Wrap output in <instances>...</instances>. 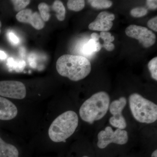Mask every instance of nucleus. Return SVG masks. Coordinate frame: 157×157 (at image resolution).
<instances>
[{
    "label": "nucleus",
    "mask_w": 157,
    "mask_h": 157,
    "mask_svg": "<svg viewBox=\"0 0 157 157\" xmlns=\"http://www.w3.org/2000/svg\"><path fill=\"white\" fill-rule=\"evenodd\" d=\"M98 138V147L104 149L110 144L119 145L126 144L128 141V134L125 130L117 129L114 131L111 127L107 126L104 130L99 132Z\"/></svg>",
    "instance_id": "39448f33"
},
{
    "label": "nucleus",
    "mask_w": 157,
    "mask_h": 157,
    "mask_svg": "<svg viewBox=\"0 0 157 157\" xmlns=\"http://www.w3.org/2000/svg\"><path fill=\"white\" fill-rule=\"evenodd\" d=\"M67 5L68 9L70 10L79 11L84 8L85 2L83 0H69Z\"/></svg>",
    "instance_id": "a211bd4d"
},
{
    "label": "nucleus",
    "mask_w": 157,
    "mask_h": 157,
    "mask_svg": "<svg viewBox=\"0 0 157 157\" xmlns=\"http://www.w3.org/2000/svg\"><path fill=\"white\" fill-rule=\"evenodd\" d=\"M25 51V48H21L20 50V52H21V54L22 55V56L23 55H24Z\"/></svg>",
    "instance_id": "7c9ffc66"
},
{
    "label": "nucleus",
    "mask_w": 157,
    "mask_h": 157,
    "mask_svg": "<svg viewBox=\"0 0 157 157\" xmlns=\"http://www.w3.org/2000/svg\"><path fill=\"white\" fill-rule=\"evenodd\" d=\"M7 65L9 69L14 70L17 72H21L23 70L26 66V63L24 60H16L12 57L8 59Z\"/></svg>",
    "instance_id": "dca6fc26"
},
{
    "label": "nucleus",
    "mask_w": 157,
    "mask_h": 157,
    "mask_svg": "<svg viewBox=\"0 0 157 157\" xmlns=\"http://www.w3.org/2000/svg\"><path fill=\"white\" fill-rule=\"evenodd\" d=\"M14 6L15 11H20L25 9L28 5L30 3L29 0H13L11 1Z\"/></svg>",
    "instance_id": "412c9836"
},
{
    "label": "nucleus",
    "mask_w": 157,
    "mask_h": 157,
    "mask_svg": "<svg viewBox=\"0 0 157 157\" xmlns=\"http://www.w3.org/2000/svg\"><path fill=\"white\" fill-rule=\"evenodd\" d=\"M56 70L61 76L78 81L88 76L91 70L90 62L86 58L78 55H64L56 62Z\"/></svg>",
    "instance_id": "f257e3e1"
},
{
    "label": "nucleus",
    "mask_w": 157,
    "mask_h": 157,
    "mask_svg": "<svg viewBox=\"0 0 157 157\" xmlns=\"http://www.w3.org/2000/svg\"><path fill=\"white\" fill-rule=\"evenodd\" d=\"M109 123L113 127L121 130H124L127 127L126 121L123 114L115 116H112L109 119Z\"/></svg>",
    "instance_id": "4468645a"
},
{
    "label": "nucleus",
    "mask_w": 157,
    "mask_h": 157,
    "mask_svg": "<svg viewBox=\"0 0 157 157\" xmlns=\"http://www.w3.org/2000/svg\"><path fill=\"white\" fill-rule=\"evenodd\" d=\"M17 107L8 99L0 97V120L8 121L16 117Z\"/></svg>",
    "instance_id": "9d476101"
},
{
    "label": "nucleus",
    "mask_w": 157,
    "mask_h": 157,
    "mask_svg": "<svg viewBox=\"0 0 157 157\" xmlns=\"http://www.w3.org/2000/svg\"><path fill=\"white\" fill-rule=\"evenodd\" d=\"M157 1L156 0H147L146 1L147 6L149 9L152 10H155L157 8Z\"/></svg>",
    "instance_id": "a878e982"
},
{
    "label": "nucleus",
    "mask_w": 157,
    "mask_h": 157,
    "mask_svg": "<svg viewBox=\"0 0 157 157\" xmlns=\"http://www.w3.org/2000/svg\"><path fill=\"white\" fill-rule=\"evenodd\" d=\"M88 2L92 7L97 9H108L113 5L112 2L108 0H90Z\"/></svg>",
    "instance_id": "f3484780"
},
{
    "label": "nucleus",
    "mask_w": 157,
    "mask_h": 157,
    "mask_svg": "<svg viewBox=\"0 0 157 157\" xmlns=\"http://www.w3.org/2000/svg\"><path fill=\"white\" fill-rule=\"evenodd\" d=\"M29 63L30 66L32 67L35 68L36 67V63L35 61V59L34 57H30L29 59Z\"/></svg>",
    "instance_id": "bb28decb"
},
{
    "label": "nucleus",
    "mask_w": 157,
    "mask_h": 157,
    "mask_svg": "<svg viewBox=\"0 0 157 157\" xmlns=\"http://www.w3.org/2000/svg\"><path fill=\"white\" fill-rule=\"evenodd\" d=\"M127 36L138 40L144 48L152 46L156 42L155 35L146 27L136 25L129 26L125 29Z\"/></svg>",
    "instance_id": "423d86ee"
},
{
    "label": "nucleus",
    "mask_w": 157,
    "mask_h": 157,
    "mask_svg": "<svg viewBox=\"0 0 157 157\" xmlns=\"http://www.w3.org/2000/svg\"><path fill=\"white\" fill-rule=\"evenodd\" d=\"M78 117L73 110H68L57 117L48 129V136L55 142H63L73 135L78 126Z\"/></svg>",
    "instance_id": "7ed1b4c3"
},
{
    "label": "nucleus",
    "mask_w": 157,
    "mask_h": 157,
    "mask_svg": "<svg viewBox=\"0 0 157 157\" xmlns=\"http://www.w3.org/2000/svg\"><path fill=\"white\" fill-rule=\"evenodd\" d=\"M147 26L150 29L157 32V17L155 16L148 21L147 23Z\"/></svg>",
    "instance_id": "393cba45"
},
{
    "label": "nucleus",
    "mask_w": 157,
    "mask_h": 157,
    "mask_svg": "<svg viewBox=\"0 0 157 157\" xmlns=\"http://www.w3.org/2000/svg\"><path fill=\"white\" fill-rule=\"evenodd\" d=\"M7 55L5 52L0 50V59H5L7 58Z\"/></svg>",
    "instance_id": "c85d7f7f"
},
{
    "label": "nucleus",
    "mask_w": 157,
    "mask_h": 157,
    "mask_svg": "<svg viewBox=\"0 0 157 157\" xmlns=\"http://www.w3.org/2000/svg\"><path fill=\"white\" fill-rule=\"evenodd\" d=\"M115 19V15L107 11H102L96 17L95 20L91 23L88 28L91 30L107 32L112 28L113 21Z\"/></svg>",
    "instance_id": "6e6552de"
},
{
    "label": "nucleus",
    "mask_w": 157,
    "mask_h": 157,
    "mask_svg": "<svg viewBox=\"0 0 157 157\" xmlns=\"http://www.w3.org/2000/svg\"><path fill=\"white\" fill-rule=\"evenodd\" d=\"M40 15L44 21H47L50 17L49 6L45 3H41L38 6Z\"/></svg>",
    "instance_id": "6ab92c4d"
},
{
    "label": "nucleus",
    "mask_w": 157,
    "mask_h": 157,
    "mask_svg": "<svg viewBox=\"0 0 157 157\" xmlns=\"http://www.w3.org/2000/svg\"><path fill=\"white\" fill-rule=\"evenodd\" d=\"M148 67L152 78L154 80H157V57L154 58L149 62Z\"/></svg>",
    "instance_id": "aec40b11"
},
{
    "label": "nucleus",
    "mask_w": 157,
    "mask_h": 157,
    "mask_svg": "<svg viewBox=\"0 0 157 157\" xmlns=\"http://www.w3.org/2000/svg\"><path fill=\"white\" fill-rule=\"evenodd\" d=\"M148 13V10L144 7H137L131 10L130 14L133 17H140L145 16Z\"/></svg>",
    "instance_id": "4be33fe9"
},
{
    "label": "nucleus",
    "mask_w": 157,
    "mask_h": 157,
    "mask_svg": "<svg viewBox=\"0 0 157 157\" xmlns=\"http://www.w3.org/2000/svg\"><path fill=\"white\" fill-rule=\"evenodd\" d=\"M26 91L25 85L19 81H0V96L21 100L25 98Z\"/></svg>",
    "instance_id": "0eeeda50"
},
{
    "label": "nucleus",
    "mask_w": 157,
    "mask_h": 157,
    "mask_svg": "<svg viewBox=\"0 0 157 157\" xmlns=\"http://www.w3.org/2000/svg\"><path fill=\"white\" fill-rule=\"evenodd\" d=\"M151 157H157V150H155L151 154Z\"/></svg>",
    "instance_id": "c756f323"
},
{
    "label": "nucleus",
    "mask_w": 157,
    "mask_h": 157,
    "mask_svg": "<svg viewBox=\"0 0 157 157\" xmlns=\"http://www.w3.org/2000/svg\"><path fill=\"white\" fill-rule=\"evenodd\" d=\"M16 18L19 22L29 23L37 30L44 28L45 22L38 12H33L30 9H25L19 11L16 15Z\"/></svg>",
    "instance_id": "1a4fd4ad"
},
{
    "label": "nucleus",
    "mask_w": 157,
    "mask_h": 157,
    "mask_svg": "<svg viewBox=\"0 0 157 157\" xmlns=\"http://www.w3.org/2000/svg\"><path fill=\"white\" fill-rule=\"evenodd\" d=\"M9 41L14 45H17L20 42V39L15 34L12 32H9L7 34Z\"/></svg>",
    "instance_id": "b1692460"
},
{
    "label": "nucleus",
    "mask_w": 157,
    "mask_h": 157,
    "mask_svg": "<svg viewBox=\"0 0 157 157\" xmlns=\"http://www.w3.org/2000/svg\"><path fill=\"white\" fill-rule=\"evenodd\" d=\"M109 104L110 97L107 92L96 93L81 105L79 116L86 122L93 124L104 117L109 110Z\"/></svg>",
    "instance_id": "f03ea898"
},
{
    "label": "nucleus",
    "mask_w": 157,
    "mask_h": 157,
    "mask_svg": "<svg viewBox=\"0 0 157 157\" xmlns=\"http://www.w3.org/2000/svg\"><path fill=\"white\" fill-rule=\"evenodd\" d=\"M127 104L126 98L121 97L118 100L113 101L109 104V110L113 116L122 114V111Z\"/></svg>",
    "instance_id": "9b49d317"
},
{
    "label": "nucleus",
    "mask_w": 157,
    "mask_h": 157,
    "mask_svg": "<svg viewBox=\"0 0 157 157\" xmlns=\"http://www.w3.org/2000/svg\"><path fill=\"white\" fill-rule=\"evenodd\" d=\"M102 45L99 41H96L91 39L87 43L83 45L82 48L83 53L86 55L92 54L94 52L100 51L102 48Z\"/></svg>",
    "instance_id": "ddd939ff"
},
{
    "label": "nucleus",
    "mask_w": 157,
    "mask_h": 157,
    "mask_svg": "<svg viewBox=\"0 0 157 157\" xmlns=\"http://www.w3.org/2000/svg\"><path fill=\"white\" fill-rule=\"evenodd\" d=\"M2 26V23H1V21H0V33H1V27Z\"/></svg>",
    "instance_id": "2f4dec72"
},
{
    "label": "nucleus",
    "mask_w": 157,
    "mask_h": 157,
    "mask_svg": "<svg viewBox=\"0 0 157 157\" xmlns=\"http://www.w3.org/2000/svg\"><path fill=\"white\" fill-rule=\"evenodd\" d=\"M100 37L104 41L103 47L109 45L114 40V37L111 36V34L108 32H101L100 33Z\"/></svg>",
    "instance_id": "5701e85b"
},
{
    "label": "nucleus",
    "mask_w": 157,
    "mask_h": 157,
    "mask_svg": "<svg viewBox=\"0 0 157 157\" xmlns=\"http://www.w3.org/2000/svg\"><path fill=\"white\" fill-rule=\"evenodd\" d=\"M91 39L96 41H99V39L100 38V35L97 33H94L91 35Z\"/></svg>",
    "instance_id": "cd10ccee"
},
{
    "label": "nucleus",
    "mask_w": 157,
    "mask_h": 157,
    "mask_svg": "<svg viewBox=\"0 0 157 157\" xmlns=\"http://www.w3.org/2000/svg\"><path fill=\"white\" fill-rule=\"evenodd\" d=\"M82 157H89L88 156H84Z\"/></svg>",
    "instance_id": "473e14b6"
},
{
    "label": "nucleus",
    "mask_w": 157,
    "mask_h": 157,
    "mask_svg": "<svg viewBox=\"0 0 157 157\" xmlns=\"http://www.w3.org/2000/svg\"><path fill=\"white\" fill-rule=\"evenodd\" d=\"M18 155L15 147L6 143L0 137V157H18Z\"/></svg>",
    "instance_id": "f8f14e48"
},
{
    "label": "nucleus",
    "mask_w": 157,
    "mask_h": 157,
    "mask_svg": "<svg viewBox=\"0 0 157 157\" xmlns=\"http://www.w3.org/2000/svg\"><path fill=\"white\" fill-rule=\"evenodd\" d=\"M129 107L133 117L141 123L150 124L156 121L157 105L137 93L129 98Z\"/></svg>",
    "instance_id": "20e7f679"
},
{
    "label": "nucleus",
    "mask_w": 157,
    "mask_h": 157,
    "mask_svg": "<svg viewBox=\"0 0 157 157\" xmlns=\"http://www.w3.org/2000/svg\"><path fill=\"white\" fill-rule=\"evenodd\" d=\"M52 9L56 13V17L59 21H63L65 18L66 9L63 2L61 1H57L54 2Z\"/></svg>",
    "instance_id": "2eb2a0df"
}]
</instances>
